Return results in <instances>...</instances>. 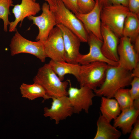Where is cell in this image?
Returning <instances> with one entry per match:
<instances>
[{
    "label": "cell",
    "instance_id": "1",
    "mask_svg": "<svg viewBox=\"0 0 139 139\" xmlns=\"http://www.w3.org/2000/svg\"><path fill=\"white\" fill-rule=\"evenodd\" d=\"M133 77L132 71L109 65L103 83L94 92L95 96L112 98L119 89L130 85Z\"/></svg>",
    "mask_w": 139,
    "mask_h": 139
},
{
    "label": "cell",
    "instance_id": "2",
    "mask_svg": "<svg viewBox=\"0 0 139 139\" xmlns=\"http://www.w3.org/2000/svg\"><path fill=\"white\" fill-rule=\"evenodd\" d=\"M33 81L43 88L50 98L67 96L68 80L61 81L48 63L39 69Z\"/></svg>",
    "mask_w": 139,
    "mask_h": 139
},
{
    "label": "cell",
    "instance_id": "3",
    "mask_svg": "<svg viewBox=\"0 0 139 139\" xmlns=\"http://www.w3.org/2000/svg\"><path fill=\"white\" fill-rule=\"evenodd\" d=\"M108 65L98 61L80 65L77 79L80 87H86L93 91L99 88L105 80Z\"/></svg>",
    "mask_w": 139,
    "mask_h": 139
},
{
    "label": "cell",
    "instance_id": "4",
    "mask_svg": "<svg viewBox=\"0 0 139 139\" xmlns=\"http://www.w3.org/2000/svg\"><path fill=\"white\" fill-rule=\"evenodd\" d=\"M127 7L120 4H109L102 7L101 23L108 27L119 37L123 36L125 19L129 12Z\"/></svg>",
    "mask_w": 139,
    "mask_h": 139
},
{
    "label": "cell",
    "instance_id": "5",
    "mask_svg": "<svg viewBox=\"0 0 139 139\" xmlns=\"http://www.w3.org/2000/svg\"><path fill=\"white\" fill-rule=\"evenodd\" d=\"M57 2V8L54 12L57 25H63L74 33L81 42H87L89 33L82 22L61 1Z\"/></svg>",
    "mask_w": 139,
    "mask_h": 139
},
{
    "label": "cell",
    "instance_id": "6",
    "mask_svg": "<svg viewBox=\"0 0 139 139\" xmlns=\"http://www.w3.org/2000/svg\"><path fill=\"white\" fill-rule=\"evenodd\" d=\"M10 45L11 55L14 56L22 53L32 55L42 62H45L47 56L44 43L39 41H33L23 37L16 29Z\"/></svg>",
    "mask_w": 139,
    "mask_h": 139
},
{
    "label": "cell",
    "instance_id": "7",
    "mask_svg": "<svg viewBox=\"0 0 139 139\" xmlns=\"http://www.w3.org/2000/svg\"><path fill=\"white\" fill-rule=\"evenodd\" d=\"M69 87L67 96L72 107L74 113L78 114L82 110L88 113L89 108L93 104L92 99L95 96L94 91L84 86L80 88L72 85L70 80H68Z\"/></svg>",
    "mask_w": 139,
    "mask_h": 139
},
{
    "label": "cell",
    "instance_id": "8",
    "mask_svg": "<svg viewBox=\"0 0 139 139\" xmlns=\"http://www.w3.org/2000/svg\"><path fill=\"white\" fill-rule=\"evenodd\" d=\"M42 13L37 16L30 15L28 19L32 21L38 27L39 32L36 37V41L45 42L48 36L55 26L57 25L54 12L51 11L47 2L44 3L41 8Z\"/></svg>",
    "mask_w": 139,
    "mask_h": 139
},
{
    "label": "cell",
    "instance_id": "9",
    "mask_svg": "<svg viewBox=\"0 0 139 139\" xmlns=\"http://www.w3.org/2000/svg\"><path fill=\"white\" fill-rule=\"evenodd\" d=\"M50 108H44V116L54 120L58 124L60 121L71 116L74 113L72 107L67 96L53 97Z\"/></svg>",
    "mask_w": 139,
    "mask_h": 139
},
{
    "label": "cell",
    "instance_id": "10",
    "mask_svg": "<svg viewBox=\"0 0 139 139\" xmlns=\"http://www.w3.org/2000/svg\"><path fill=\"white\" fill-rule=\"evenodd\" d=\"M47 57L54 61H65V50L63 35L60 28L56 26L50 33L44 44Z\"/></svg>",
    "mask_w": 139,
    "mask_h": 139
},
{
    "label": "cell",
    "instance_id": "11",
    "mask_svg": "<svg viewBox=\"0 0 139 139\" xmlns=\"http://www.w3.org/2000/svg\"><path fill=\"white\" fill-rule=\"evenodd\" d=\"M118 66L132 71L139 63V54L135 50L129 38L121 37L117 48Z\"/></svg>",
    "mask_w": 139,
    "mask_h": 139
},
{
    "label": "cell",
    "instance_id": "12",
    "mask_svg": "<svg viewBox=\"0 0 139 139\" xmlns=\"http://www.w3.org/2000/svg\"><path fill=\"white\" fill-rule=\"evenodd\" d=\"M87 42L89 46V52L86 54H80L77 60V63L83 65L100 61L105 62L109 65H118V62L108 59L103 54L101 50L102 40L98 38L92 33H89Z\"/></svg>",
    "mask_w": 139,
    "mask_h": 139
},
{
    "label": "cell",
    "instance_id": "13",
    "mask_svg": "<svg viewBox=\"0 0 139 139\" xmlns=\"http://www.w3.org/2000/svg\"><path fill=\"white\" fill-rule=\"evenodd\" d=\"M95 1V5L90 11L86 13H79L75 15L82 22L88 33H91L102 40L100 20L102 6L99 0Z\"/></svg>",
    "mask_w": 139,
    "mask_h": 139
},
{
    "label": "cell",
    "instance_id": "14",
    "mask_svg": "<svg viewBox=\"0 0 139 139\" xmlns=\"http://www.w3.org/2000/svg\"><path fill=\"white\" fill-rule=\"evenodd\" d=\"M41 10L39 3L34 0H21L19 4L15 5L12 10L15 20L10 22L9 30L10 32H15L16 27L20 22L21 26L24 19L30 15L35 16Z\"/></svg>",
    "mask_w": 139,
    "mask_h": 139
},
{
    "label": "cell",
    "instance_id": "15",
    "mask_svg": "<svg viewBox=\"0 0 139 139\" xmlns=\"http://www.w3.org/2000/svg\"><path fill=\"white\" fill-rule=\"evenodd\" d=\"M56 26L60 29L63 35L65 50V61L78 64L77 60L81 54L79 52L81 41L72 31L61 24Z\"/></svg>",
    "mask_w": 139,
    "mask_h": 139
},
{
    "label": "cell",
    "instance_id": "16",
    "mask_svg": "<svg viewBox=\"0 0 139 139\" xmlns=\"http://www.w3.org/2000/svg\"><path fill=\"white\" fill-rule=\"evenodd\" d=\"M101 31L102 41L101 50L103 54L108 59L118 62L119 37L108 27L101 23Z\"/></svg>",
    "mask_w": 139,
    "mask_h": 139
},
{
    "label": "cell",
    "instance_id": "17",
    "mask_svg": "<svg viewBox=\"0 0 139 139\" xmlns=\"http://www.w3.org/2000/svg\"><path fill=\"white\" fill-rule=\"evenodd\" d=\"M121 111L114 120L113 126L120 128L123 134L126 135L130 133L133 125L137 120L139 109L132 106Z\"/></svg>",
    "mask_w": 139,
    "mask_h": 139
},
{
    "label": "cell",
    "instance_id": "18",
    "mask_svg": "<svg viewBox=\"0 0 139 139\" xmlns=\"http://www.w3.org/2000/svg\"><path fill=\"white\" fill-rule=\"evenodd\" d=\"M100 115L97 121V131L94 139H118L122 133Z\"/></svg>",
    "mask_w": 139,
    "mask_h": 139
},
{
    "label": "cell",
    "instance_id": "19",
    "mask_svg": "<svg viewBox=\"0 0 139 139\" xmlns=\"http://www.w3.org/2000/svg\"><path fill=\"white\" fill-rule=\"evenodd\" d=\"M48 64L62 81H63L65 75L67 74L73 75L76 79L78 78L80 66L79 64L72 63L65 61H57L51 59Z\"/></svg>",
    "mask_w": 139,
    "mask_h": 139
},
{
    "label": "cell",
    "instance_id": "20",
    "mask_svg": "<svg viewBox=\"0 0 139 139\" xmlns=\"http://www.w3.org/2000/svg\"><path fill=\"white\" fill-rule=\"evenodd\" d=\"M20 90L22 97L29 100L39 98H42L44 100L50 98L43 88L37 83L30 84L23 83L20 85Z\"/></svg>",
    "mask_w": 139,
    "mask_h": 139
},
{
    "label": "cell",
    "instance_id": "21",
    "mask_svg": "<svg viewBox=\"0 0 139 139\" xmlns=\"http://www.w3.org/2000/svg\"><path fill=\"white\" fill-rule=\"evenodd\" d=\"M100 110L103 116L110 122L114 120L119 115L121 111L116 99L101 97Z\"/></svg>",
    "mask_w": 139,
    "mask_h": 139
},
{
    "label": "cell",
    "instance_id": "22",
    "mask_svg": "<svg viewBox=\"0 0 139 139\" xmlns=\"http://www.w3.org/2000/svg\"><path fill=\"white\" fill-rule=\"evenodd\" d=\"M139 15L129 11L124 23L123 36L128 37L134 42L139 35Z\"/></svg>",
    "mask_w": 139,
    "mask_h": 139
},
{
    "label": "cell",
    "instance_id": "23",
    "mask_svg": "<svg viewBox=\"0 0 139 139\" xmlns=\"http://www.w3.org/2000/svg\"><path fill=\"white\" fill-rule=\"evenodd\" d=\"M114 97L117 101L121 111L133 106V101L129 92V89L122 88L115 93Z\"/></svg>",
    "mask_w": 139,
    "mask_h": 139
},
{
    "label": "cell",
    "instance_id": "24",
    "mask_svg": "<svg viewBox=\"0 0 139 139\" xmlns=\"http://www.w3.org/2000/svg\"><path fill=\"white\" fill-rule=\"evenodd\" d=\"M12 0H0V20H3L4 23V30L7 31V27L10 22L8 19L10 14V8L13 5Z\"/></svg>",
    "mask_w": 139,
    "mask_h": 139
},
{
    "label": "cell",
    "instance_id": "25",
    "mask_svg": "<svg viewBox=\"0 0 139 139\" xmlns=\"http://www.w3.org/2000/svg\"><path fill=\"white\" fill-rule=\"evenodd\" d=\"M95 4L94 0H77L79 12L86 13L90 11Z\"/></svg>",
    "mask_w": 139,
    "mask_h": 139
},
{
    "label": "cell",
    "instance_id": "26",
    "mask_svg": "<svg viewBox=\"0 0 139 139\" xmlns=\"http://www.w3.org/2000/svg\"><path fill=\"white\" fill-rule=\"evenodd\" d=\"M130 85L131 88L129 92L133 100L139 98V77H134Z\"/></svg>",
    "mask_w": 139,
    "mask_h": 139
},
{
    "label": "cell",
    "instance_id": "27",
    "mask_svg": "<svg viewBox=\"0 0 139 139\" xmlns=\"http://www.w3.org/2000/svg\"><path fill=\"white\" fill-rule=\"evenodd\" d=\"M65 6L75 15L79 12L77 0H60Z\"/></svg>",
    "mask_w": 139,
    "mask_h": 139
},
{
    "label": "cell",
    "instance_id": "28",
    "mask_svg": "<svg viewBox=\"0 0 139 139\" xmlns=\"http://www.w3.org/2000/svg\"><path fill=\"white\" fill-rule=\"evenodd\" d=\"M127 7L130 12L139 15V0H128Z\"/></svg>",
    "mask_w": 139,
    "mask_h": 139
},
{
    "label": "cell",
    "instance_id": "29",
    "mask_svg": "<svg viewBox=\"0 0 139 139\" xmlns=\"http://www.w3.org/2000/svg\"><path fill=\"white\" fill-rule=\"evenodd\" d=\"M128 137L129 139H139V120H137L134 124V127L132 129Z\"/></svg>",
    "mask_w": 139,
    "mask_h": 139
},
{
    "label": "cell",
    "instance_id": "30",
    "mask_svg": "<svg viewBox=\"0 0 139 139\" xmlns=\"http://www.w3.org/2000/svg\"><path fill=\"white\" fill-rule=\"evenodd\" d=\"M105 6L111 4H120L127 7L128 0H105Z\"/></svg>",
    "mask_w": 139,
    "mask_h": 139
},
{
    "label": "cell",
    "instance_id": "31",
    "mask_svg": "<svg viewBox=\"0 0 139 139\" xmlns=\"http://www.w3.org/2000/svg\"><path fill=\"white\" fill-rule=\"evenodd\" d=\"M36 1V0H34ZM49 4L50 10L54 12L57 8V0H44Z\"/></svg>",
    "mask_w": 139,
    "mask_h": 139
},
{
    "label": "cell",
    "instance_id": "32",
    "mask_svg": "<svg viewBox=\"0 0 139 139\" xmlns=\"http://www.w3.org/2000/svg\"><path fill=\"white\" fill-rule=\"evenodd\" d=\"M132 74L133 77H139V63H138L132 70Z\"/></svg>",
    "mask_w": 139,
    "mask_h": 139
},
{
    "label": "cell",
    "instance_id": "33",
    "mask_svg": "<svg viewBox=\"0 0 139 139\" xmlns=\"http://www.w3.org/2000/svg\"><path fill=\"white\" fill-rule=\"evenodd\" d=\"M134 48L136 52L139 54V35L137 37L134 41Z\"/></svg>",
    "mask_w": 139,
    "mask_h": 139
},
{
    "label": "cell",
    "instance_id": "34",
    "mask_svg": "<svg viewBox=\"0 0 139 139\" xmlns=\"http://www.w3.org/2000/svg\"><path fill=\"white\" fill-rule=\"evenodd\" d=\"M133 106L136 109H139V98L134 100Z\"/></svg>",
    "mask_w": 139,
    "mask_h": 139
},
{
    "label": "cell",
    "instance_id": "35",
    "mask_svg": "<svg viewBox=\"0 0 139 139\" xmlns=\"http://www.w3.org/2000/svg\"><path fill=\"white\" fill-rule=\"evenodd\" d=\"M100 3L101 5L102 6H103L105 4L104 0H99Z\"/></svg>",
    "mask_w": 139,
    "mask_h": 139
}]
</instances>
